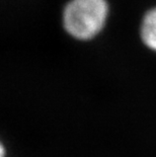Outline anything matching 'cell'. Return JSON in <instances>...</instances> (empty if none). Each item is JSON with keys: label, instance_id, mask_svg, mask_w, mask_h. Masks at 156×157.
Segmentation results:
<instances>
[{"label": "cell", "instance_id": "6da1fadb", "mask_svg": "<svg viewBox=\"0 0 156 157\" xmlns=\"http://www.w3.org/2000/svg\"><path fill=\"white\" fill-rule=\"evenodd\" d=\"M108 15L105 0H72L63 14L64 28L79 40L93 38L104 28Z\"/></svg>", "mask_w": 156, "mask_h": 157}, {"label": "cell", "instance_id": "7a4b0ae2", "mask_svg": "<svg viewBox=\"0 0 156 157\" xmlns=\"http://www.w3.org/2000/svg\"><path fill=\"white\" fill-rule=\"evenodd\" d=\"M141 36L148 48L156 51V8L145 14L141 26Z\"/></svg>", "mask_w": 156, "mask_h": 157}, {"label": "cell", "instance_id": "3957f363", "mask_svg": "<svg viewBox=\"0 0 156 157\" xmlns=\"http://www.w3.org/2000/svg\"><path fill=\"white\" fill-rule=\"evenodd\" d=\"M4 152H5L4 147H3V145H1V157H4Z\"/></svg>", "mask_w": 156, "mask_h": 157}]
</instances>
